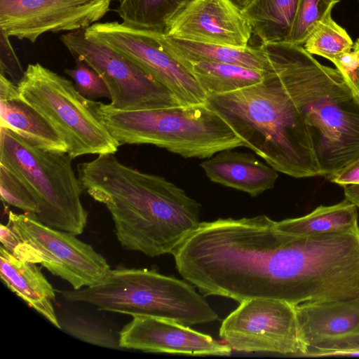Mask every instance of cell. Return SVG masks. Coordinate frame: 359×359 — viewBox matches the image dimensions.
<instances>
[{
  "label": "cell",
  "instance_id": "cell-1",
  "mask_svg": "<svg viewBox=\"0 0 359 359\" xmlns=\"http://www.w3.org/2000/svg\"><path fill=\"white\" fill-rule=\"evenodd\" d=\"M98 155L78 165L83 189L110 212L121 246L150 257L173 254L199 226L201 205L163 177Z\"/></svg>",
  "mask_w": 359,
  "mask_h": 359
},
{
  "label": "cell",
  "instance_id": "cell-2",
  "mask_svg": "<svg viewBox=\"0 0 359 359\" xmlns=\"http://www.w3.org/2000/svg\"><path fill=\"white\" fill-rule=\"evenodd\" d=\"M304 119L321 175L359 158V96L337 68L320 64L303 46L261 43Z\"/></svg>",
  "mask_w": 359,
  "mask_h": 359
},
{
  "label": "cell",
  "instance_id": "cell-3",
  "mask_svg": "<svg viewBox=\"0 0 359 359\" xmlns=\"http://www.w3.org/2000/svg\"><path fill=\"white\" fill-rule=\"evenodd\" d=\"M205 104L278 172L296 178L322 175L304 119L273 69L257 84L207 95Z\"/></svg>",
  "mask_w": 359,
  "mask_h": 359
},
{
  "label": "cell",
  "instance_id": "cell-4",
  "mask_svg": "<svg viewBox=\"0 0 359 359\" xmlns=\"http://www.w3.org/2000/svg\"><path fill=\"white\" fill-rule=\"evenodd\" d=\"M95 107L120 145L151 144L184 158H198L245 147L224 119L205 104L130 111L96 102Z\"/></svg>",
  "mask_w": 359,
  "mask_h": 359
},
{
  "label": "cell",
  "instance_id": "cell-5",
  "mask_svg": "<svg viewBox=\"0 0 359 359\" xmlns=\"http://www.w3.org/2000/svg\"><path fill=\"white\" fill-rule=\"evenodd\" d=\"M59 292L67 301L87 303L100 311L162 318L187 326L219 319L192 284L147 269H110L92 286Z\"/></svg>",
  "mask_w": 359,
  "mask_h": 359
},
{
  "label": "cell",
  "instance_id": "cell-6",
  "mask_svg": "<svg viewBox=\"0 0 359 359\" xmlns=\"http://www.w3.org/2000/svg\"><path fill=\"white\" fill-rule=\"evenodd\" d=\"M64 152L43 149L14 131L0 126V165L13 173L35 198L36 217L58 230L78 236L88 219L82 186Z\"/></svg>",
  "mask_w": 359,
  "mask_h": 359
},
{
  "label": "cell",
  "instance_id": "cell-7",
  "mask_svg": "<svg viewBox=\"0 0 359 359\" xmlns=\"http://www.w3.org/2000/svg\"><path fill=\"white\" fill-rule=\"evenodd\" d=\"M17 86L21 98L62 137L72 158L117 151L120 144L101 121L96 102L82 95L69 80L35 63L27 67Z\"/></svg>",
  "mask_w": 359,
  "mask_h": 359
},
{
  "label": "cell",
  "instance_id": "cell-8",
  "mask_svg": "<svg viewBox=\"0 0 359 359\" xmlns=\"http://www.w3.org/2000/svg\"><path fill=\"white\" fill-rule=\"evenodd\" d=\"M8 219L19 238L12 254L40 264L74 290L99 283L111 269L102 255L71 233L52 228L27 213L9 211Z\"/></svg>",
  "mask_w": 359,
  "mask_h": 359
},
{
  "label": "cell",
  "instance_id": "cell-9",
  "mask_svg": "<svg viewBox=\"0 0 359 359\" xmlns=\"http://www.w3.org/2000/svg\"><path fill=\"white\" fill-rule=\"evenodd\" d=\"M85 36L126 57L168 88L181 106L203 104L206 94L168 49L163 34L123 22H96Z\"/></svg>",
  "mask_w": 359,
  "mask_h": 359
},
{
  "label": "cell",
  "instance_id": "cell-10",
  "mask_svg": "<svg viewBox=\"0 0 359 359\" xmlns=\"http://www.w3.org/2000/svg\"><path fill=\"white\" fill-rule=\"evenodd\" d=\"M85 29L62 34L60 40L76 60L95 69L110 93V105L121 110L181 106L171 92L136 64L85 36Z\"/></svg>",
  "mask_w": 359,
  "mask_h": 359
},
{
  "label": "cell",
  "instance_id": "cell-11",
  "mask_svg": "<svg viewBox=\"0 0 359 359\" xmlns=\"http://www.w3.org/2000/svg\"><path fill=\"white\" fill-rule=\"evenodd\" d=\"M219 335L231 349L300 356L295 306L281 300L243 301L222 323Z\"/></svg>",
  "mask_w": 359,
  "mask_h": 359
},
{
  "label": "cell",
  "instance_id": "cell-12",
  "mask_svg": "<svg viewBox=\"0 0 359 359\" xmlns=\"http://www.w3.org/2000/svg\"><path fill=\"white\" fill-rule=\"evenodd\" d=\"M111 0H0V29L34 43L47 32L86 29L109 11Z\"/></svg>",
  "mask_w": 359,
  "mask_h": 359
},
{
  "label": "cell",
  "instance_id": "cell-13",
  "mask_svg": "<svg viewBox=\"0 0 359 359\" xmlns=\"http://www.w3.org/2000/svg\"><path fill=\"white\" fill-rule=\"evenodd\" d=\"M121 348L149 353L229 355L231 348L174 320L135 316L118 333Z\"/></svg>",
  "mask_w": 359,
  "mask_h": 359
},
{
  "label": "cell",
  "instance_id": "cell-14",
  "mask_svg": "<svg viewBox=\"0 0 359 359\" xmlns=\"http://www.w3.org/2000/svg\"><path fill=\"white\" fill-rule=\"evenodd\" d=\"M252 27L229 0H195L172 23L168 36L208 44L244 48Z\"/></svg>",
  "mask_w": 359,
  "mask_h": 359
},
{
  "label": "cell",
  "instance_id": "cell-15",
  "mask_svg": "<svg viewBox=\"0 0 359 359\" xmlns=\"http://www.w3.org/2000/svg\"><path fill=\"white\" fill-rule=\"evenodd\" d=\"M302 354L359 344V297L295 306Z\"/></svg>",
  "mask_w": 359,
  "mask_h": 359
},
{
  "label": "cell",
  "instance_id": "cell-16",
  "mask_svg": "<svg viewBox=\"0 0 359 359\" xmlns=\"http://www.w3.org/2000/svg\"><path fill=\"white\" fill-rule=\"evenodd\" d=\"M213 182L231 187L252 196L272 189L278 171L250 153L226 149L216 153L201 163Z\"/></svg>",
  "mask_w": 359,
  "mask_h": 359
},
{
  "label": "cell",
  "instance_id": "cell-17",
  "mask_svg": "<svg viewBox=\"0 0 359 359\" xmlns=\"http://www.w3.org/2000/svg\"><path fill=\"white\" fill-rule=\"evenodd\" d=\"M0 126L6 127L36 146L67 153V147L53 126L19 95L17 83L0 74Z\"/></svg>",
  "mask_w": 359,
  "mask_h": 359
},
{
  "label": "cell",
  "instance_id": "cell-18",
  "mask_svg": "<svg viewBox=\"0 0 359 359\" xmlns=\"http://www.w3.org/2000/svg\"><path fill=\"white\" fill-rule=\"evenodd\" d=\"M0 276L13 292L60 329L53 305L55 290L36 264L17 258L1 245Z\"/></svg>",
  "mask_w": 359,
  "mask_h": 359
},
{
  "label": "cell",
  "instance_id": "cell-19",
  "mask_svg": "<svg viewBox=\"0 0 359 359\" xmlns=\"http://www.w3.org/2000/svg\"><path fill=\"white\" fill-rule=\"evenodd\" d=\"M168 49L181 61L225 63L243 67L270 72L269 60L259 45L236 48L183 40L164 35Z\"/></svg>",
  "mask_w": 359,
  "mask_h": 359
},
{
  "label": "cell",
  "instance_id": "cell-20",
  "mask_svg": "<svg viewBox=\"0 0 359 359\" xmlns=\"http://www.w3.org/2000/svg\"><path fill=\"white\" fill-rule=\"evenodd\" d=\"M358 219V208L345 198L332 205H320L302 217L275 221V227L287 234L317 236L357 229Z\"/></svg>",
  "mask_w": 359,
  "mask_h": 359
},
{
  "label": "cell",
  "instance_id": "cell-21",
  "mask_svg": "<svg viewBox=\"0 0 359 359\" xmlns=\"http://www.w3.org/2000/svg\"><path fill=\"white\" fill-rule=\"evenodd\" d=\"M300 0H252L241 11L261 43L285 42Z\"/></svg>",
  "mask_w": 359,
  "mask_h": 359
},
{
  "label": "cell",
  "instance_id": "cell-22",
  "mask_svg": "<svg viewBox=\"0 0 359 359\" xmlns=\"http://www.w3.org/2000/svg\"><path fill=\"white\" fill-rule=\"evenodd\" d=\"M206 95L234 92L263 81L270 72L225 63L181 61Z\"/></svg>",
  "mask_w": 359,
  "mask_h": 359
},
{
  "label": "cell",
  "instance_id": "cell-23",
  "mask_svg": "<svg viewBox=\"0 0 359 359\" xmlns=\"http://www.w3.org/2000/svg\"><path fill=\"white\" fill-rule=\"evenodd\" d=\"M195 0H118L122 22L167 35L175 20Z\"/></svg>",
  "mask_w": 359,
  "mask_h": 359
},
{
  "label": "cell",
  "instance_id": "cell-24",
  "mask_svg": "<svg viewBox=\"0 0 359 359\" xmlns=\"http://www.w3.org/2000/svg\"><path fill=\"white\" fill-rule=\"evenodd\" d=\"M353 43L346 31L330 14L316 25L304 48L310 54L325 57L335 65L353 50Z\"/></svg>",
  "mask_w": 359,
  "mask_h": 359
},
{
  "label": "cell",
  "instance_id": "cell-25",
  "mask_svg": "<svg viewBox=\"0 0 359 359\" xmlns=\"http://www.w3.org/2000/svg\"><path fill=\"white\" fill-rule=\"evenodd\" d=\"M340 0H300L291 32L285 42L302 46L316 25L331 14Z\"/></svg>",
  "mask_w": 359,
  "mask_h": 359
},
{
  "label": "cell",
  "instance_id": "cell-26",
  "mask_svg": "<svg viewBox=\"0 0 359 359\" xmlns=\"http://www.w3.org/2000/svg\"><path fill=\"white\" fill-rule=\"evenodd\" d=\"M60 330L84 342L118 349L119 337L100 323L81 316H69L58 319Z\"/></svg>",
  "mask_w": 359,
  "mask_h": 359
},
{
  "label": "cell",
  "instance_id": "cell-27",
  "mask_svg": "<svg viewBox=\"0 0 359 359\" xmlns=\"http://www.w3.org/2000/svg\"><path fill=\"white\" fill-rule=\"evenodd\" d=\"M1 201L35 217L39 212L38 203L27 187L9 170L0 165Z\"/></svg>",
  "mask_w": 359,
  "mask_h": 359
},
{
  "label": "cell",
  "instance_id": "cell-28",
  "mask_svg": "<svg viewBox=\"0 0 359 359\" xmlns=\"http://www.w3.org/2000/svg\"><path fill=\"white\" fill-rule=\"evenodd\" d=\"M64 72L74 80L75 88L86 97L92 100L98 97L110 99L109 91L102 78L83 61L76 60L75 67L65 69Z\"/></svg>",
  "mask_w": 359,
  "mask_h": 359
},
{
  "label": "cell",
  "instance_id": "cell-29",
  "mask_svg": "<svg viewBox=\"0 0 359 359\" xmlns=\"http://www.w3.org/2000/svg\"><path fill=\"white\" fill-rule=\"evenodd\" d=\"M9 37L5 32L0 29V74L9 75L18 83L25 71L11 46Z\"/></svg>",
  "mask_w": 359,
  "mask_h": 359
},
{
  "label": "cell",
  "instance_id": "cell-30",
  "mask_svg": "<svg viewBox=\"0 0 359 359\" xmlns=\"http://www.w3.org/2000/svg\"><path fill=\"white\" fill-rule=\"evenodd\" d=\"M327 177L332 182L342 187L359 186V158Z\"/></svg>",
  "mask_w": 359,
  "mask_h": 359
},
{
  "label": "cell",
  "instance_id": "cell-31",
  "mask_svg": "<svg viewBox=\"0 0 359 359\" xmlns=\"http://www.w3.org/2000/svg\"><path fill=\"white\" fill-rule=\"evenodd\" d=\"M344 357V356H359V344H351L340 348L325 349V350H310L306 353L304 357Z\"/></svg>",
  "mask_w": 359,
  "mask_h": 359
},
{
  "label": "cell",
  "instance_id": "cell-32",
  "mask_svg": "<svg viewBox=\"0 0 359 359\" xmlns=\"http://www.w3.org/2000/svg\"><path fill=\"white\" fill-rule=\"evenodd\" d=\"M353 53L351 60L339 70L359 96V56L355 52Z\"/></svg>",
  "mask_w": 359,
  "mask_h": 359
},
{
  "label": "cell",
  "instance_id": "cell-33",
  "mask_svg": "<svg viewBox=\"0 0 359 359\" xmlns=\"http://www.w3.org/2000/svg\"><path fill=\"white\" fill-rule=\"evenodd\" d=\"M0 241L1 246L11 253L19 243L18 236L8 224L0 225Z\"/></svg>",
  "mask_w": 359,
  "mask_h": 359
},
{
  "label": "cell",
  "instance_id": "cell-34",
  "mask_svg": "<svg viewBox=\"0 0 359 359\" xmlns=\"http://www.w3.org/2000/svg\"><path fill=\"white\" fill-rule=\"evenodd\" d=\"M343 187L345 198L359 209V186H345Z\"/></svg>",
  "mask_w": 359,
  "mask_h": 359
},
{
  "label": "cell",
  "instance_id": "cell-35",
  "mask_svg": "<svg viewBox=\"0 0 359 359\" xmlns=\"http://www.w3.org/2000/svg\"><path fill=\"white\" fill-rule=\"evenodd\" d=\"M236 8L242 11L252 0H229Z\"/></svg>",
  "mask_w": 359,
  "mask_h": 359
},
{
  "label": "cell",
  "instance_id": "cell-36",
  "mask_svg": "<svg viewBox=\"0 0 359 359\" xmlns=\"http://www.w3.org/2000/svg\"><path fill=\"white\" fill-rule=\"evenodd\" d=\"M353 50L359 56V39H358L353 43Z\"/></svg>",
  "mask_w": 359,
  "mask_h": 359
}]
</instances>
